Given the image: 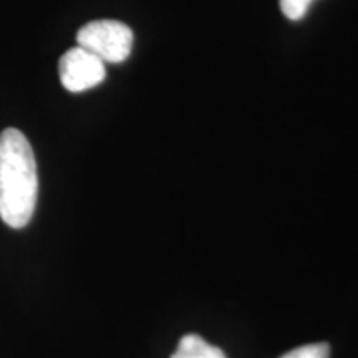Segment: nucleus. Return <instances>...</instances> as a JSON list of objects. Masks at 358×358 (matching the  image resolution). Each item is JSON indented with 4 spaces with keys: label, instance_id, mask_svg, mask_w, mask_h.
<instances>
[{
    "label": "nucleus",
    "instance_id": "423d86ee",
    "mask_svg": "<svg viewBox=\"0 0 358 358\" xmlns=\"http://www.w3.org/2000/svg\"><path fill=\"white\" fill-rule=\"evenodd\" d=\"M313 0H280V10L289 20H301Z\"/></svg>",
    "mask_w": 358,
    "mask_h": 358
},
{
    "label": "nucleus",
    "instance_id": "f03ea898",
    "mask_svg": "<svg viewBox=\"0 0 358 358\" xmlns=\"http://www.w3.org/2000/svg\"><path fill=\"white\" fill-rule=\"evenodd\" d=\"M133 30L118 20H93L77 34L78 47L93 53L103 64H122L133 50Z\"/></svg>",
    "mask_w": 358,
    "mask_h": 358
},
{
    "label": "nucleus",
    "instance_id": "f257e3e1",
    "mask_svg": "<svg viewBox=\"0 0 358 358\" xmlns=\"http://www.w3.org/2000/svg\"><path fill=\"white\" fill-rule=\"evenodd\" d=\"M38 196L37 163L32 146L17 128L0 133V219L22 229L30 222Z\"/></svg>",
    "mask_w": 358,
    "mask_h": 358
},
{
    "label": "nucleus",
    "instance_id": "39448f33",
    "mask_svg": "<svg viewBox=\"0 0 358 358\" xmlns=\"http://www.w3.org/2000/svg\"><path fill=\"white\" fill-rule=\"evenodd\" d=\"M330 357V347L329 343H308V345H302L294 348L282 355L280 358H329Z\"/></svg>",
    "mask_w": 358,
    "mask_h": 358
},
{
    "label": "nucleus",
    "instance_id": "20e7f679",
    "mask_svg": "<svg viewBox=\"0 0 358 358\" xmlns=\"http://www.w3.org/2000/svg\"><path fill=\"white\" fill-rule=\"evenodd\" d=\"M171 358H227L221 348L208 343L196 334H187L179 340Z\"/></svg>",
    "mask_w": 358,
    "mask_h": 358
},
{
    "label": "nucleus",
    "instance_id": "7ed1b4c3",
    "mask_svg": "<svg viewBox=\"0 0 358 358\" xmlns=\"http://www.w3.org/2000/svg\"><path fill=\"white\" fill-rule=\"evenodd\" d=\"M58 75L65 90L82 93L98 87L105 80L106 66L100 58L77 45L62 55L58 62Z\"/></svg>",
    "mask_w": 358,
    "mask_h": 358
}]
</instances>
